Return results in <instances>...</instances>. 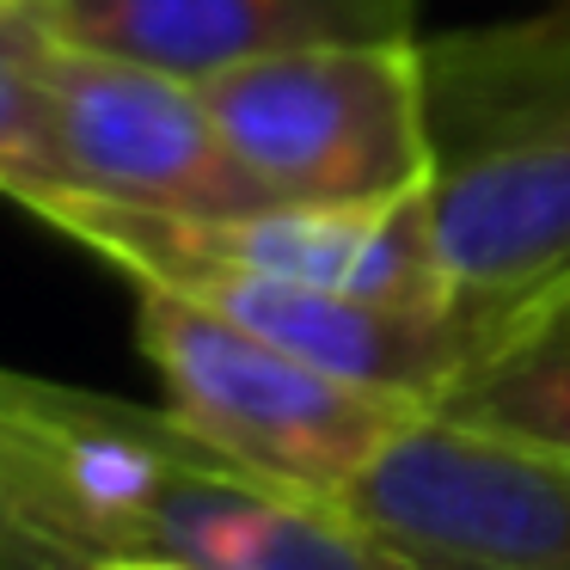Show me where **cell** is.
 Returning a JSON list of instances; mask_svg holds the SVG:
<instances>
[{
	"mask_svg": "<svg viewBox=\"0 0 570 570\" xmlns=\"http://www.w3.org/2000/svg\"><path fill=\"white\" fill-rule=\"evenodd\" d=\"M417 570L344 497L215 454L166 405L0 368V570Z\"/></svg>",
	"mask_w": 570,
	"mask_h": 570,
	"instance_id": "6da1fadb",
	"label": "cell"
},
{
	"mask_svg": "<svg viewBox=\"0 0 570 570\" xmlns=\"http://www.w3.org/2000/svg\"><path fill=\"white\" fill-rule=\"evenodd\" d=\"M430 234L472 337L570 283V0L423 43Z\"/></svg>",
	"mask_w": 570,
	"mask_h": 570,
	"instance_id": "7a4b0ae2",
	"label": "cell"
},
{
	"mask_svg": "<svg viewBox=\"0 0 570 570\" xmlns=\"http://www.w3.org/2000/svg\"><path fill=\"white\" fill-rule=\"evenodd\" d=\"M271 203H399L435 185L423 43H313L197 80Z\"/></svg>",
	"mask_w": 570,
	"mask_h": 570,
	"instance_id": "3957f363",
	"label": "cell"
},
{
	"mask_svg": "<svg viewBox=\"0 0 570 570\" xmlns=\"http://www.w3.org/2000/svg\"><path fill=\"white\" fill-rule=\"evenodd\" d=\"M136 337L166 411L197 442L301 491L344 497L362 466L423 411L283 344H264L173 288H136Z\"/></svg>",
	"mask_w": 570,
	"mask_h": 570,
	"instance_id": "277c9868",
	"label": "cell"
},
{
	"mask_svg": "<svg viewBox=\"0 0 570 570\" xmlns=\"http://www.w3.org/2000/svg\"><path fill=\"white\" fill-rule=\"evenodd\" d=\"M26 209L50 222L56 234H68L75 246H87L92 258H105L111 271H124L136 288H173V295L246 325L264 344H283L320 368L344 374V381L411 399L423 411L448 393L460 362L472 356V325L460 313H448V320L399 313L337 295V288H313L295 276L215 258V252L178 239L160 222V209H136V203L92 197V190H43Z\"/></svg>",
	"mask_w": 570,
	"mask_h": 570,
	"instance_id": "5b68a950",
	"label": "cell"
},
{
	"mask_svg": "<svg viewBox=\"0 0 570 570\" xmlns=\"http://www.w3.org/2000/svg\"><path fill=\"white\" fill-rule=\"evenodd\" d=\"M417 570H570V454L417 411L344 491Z\"/></svg>",
	"mask_w": 570,
	"mask_h": 570,
	"instance_id": "8992f818",
	"label": "cell"
},
{
	"mask_svg": "<svg viewBox=\"0 0 570 570\" xmlns=\"http://www.w3.org/2000/svg\"><path fill=\"white\" fill-rule=\"evenodd\" d=\"M26 56L50 92L56 148L68 190L117 197L173 215H252L271 209L258 178L234 160L197 80L124 62L56 38L26 7Z\"/></svg>",
	"mask_w": 570,
	"mask_h": 570,
	"instance_id": "52a82bcc",
	"label": "cell"
},
{
	"mask_svg": "<svg viewBox=\"0 0 570 570\" xmlns=\"http://www.w3.org/2000/svg\"><path fill=\"white\" fill-rule=\"evenodd\" d=\"M31 19L80 50L209 80L313 43L417 38V0H31Z\"/></svg>",
	"mask_w": 570,
	"mask_h": 570,
	"instance_id": "ba28073f",
	"label": "cell"
},
{
	"mask_svg": "<svg viewBox=\"0 0 570 570\" xmlns=\"http://www.w3.org/2000/svg\"><path fill=\"white\" fill-rule=\"evenodd\" d=\"M430 411L479 435L570 454V283L484 325Z\"/></svg>",
	"mask_w": 570,
	"mask_h": 570,
	"instance_id": "9c48e42d",
	"label": "cell"
},
{
	"mask_svg": "<svg viewBox=\"0 0 570 570\" xmlns=\"http://www.w3.org/2000/svg\"><path fill=\"white\" fill-rule=\"evenodd\" d=\"M43 190H68L56 117L38 68L26 56V13L0 26V197L26 209Z\"/></svg>",
	"mask_w": 570,
	"mask_h": 570,
	"instance_id": "30bf717a",
	"label": "cell"
},
{
	"mask_svg": "<svg viewBox=\"0 0 570 570\" xmlns=\"http://www.w3.org/2000/svg\"><path fill=\"white\" fill-rule=\"evenodd\" d=\"M92 570H190V564H178V558H105Z\"/></svg>",
	"mask_w": 570,
	"mask_h": 570,
	"instance_id": "8fae6325",
	"label": "cell"
},
{
	"mask_svg": "<svg viewBox=\"0 0 570 570\" xmlns=\"http://www.w3.org/2000/svg\"><path fill=\"white\" fill-rule=\"evenodd\" d=\"M26 7H31V0H0V26H7V19H19Z\"/></svg>",
	"mask_w": 570,
	"mask_h": 570,
	"instance_id": "7c38bea8",
	"label": "cell"
}]
</instances>
